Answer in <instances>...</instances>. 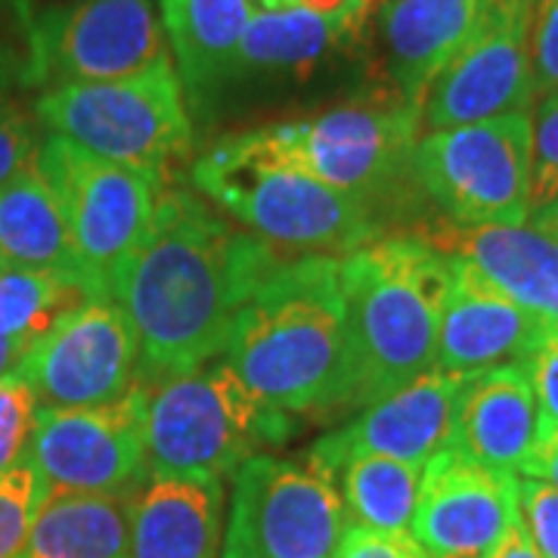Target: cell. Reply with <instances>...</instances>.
Masks as SVG:
<instances>
[{
    "instance_id": "6da1fadb",
    "label": "cell",
    "mask_w": 558,
    "mask_h": 558,
    "mask_svg": "<svg viewBox=\"0 0 558 558\" xmlns=\"http://www.w3.org/2000/svg\"><path fill=\"white\" fill-rule=\"evenodd\" d=\"M282 260L199 193L168 183L106 295L137 336L140 379L156 385L223 357L245 304Z\"/></svg>"
},
{
    "instance_id": "7a4b0ae2",
    "label": "cell",
    "mask_w": 558,
    "mask_h": 558,
    "mask_svg": "<svg viewBox=\"0 0 558 558\" xmlns=\"http://www.w3.org/2000/svg\"><path fill=\"white\" fill-rule=\"evenodd\" d=\"M282 413L348 410V311L341 258H286L236 319L223 357Z\"/></svg>"
},
{
    "instance_id": "3957f363",
    "label": "cell",
    "mask_w": 558,
    "mask_h": 558,
    "mask_svg": "<svg viewBox=\"0 0 558 558\" xmlns=\"http://www.w3.org/2000/svg\"><path fill=\"white\" fill-rule=\"evenodd\" d=\"M348 311V410L435 369L450 258L422 233L373 240L341 258Z\"/></svg>"
},
{
    "instance_id": "277c9868",
    "label": "cell",
    "mask_w": 558,
    "mask_h": 558,
    "mask_svg": "<svg viewBox=\"0 0 558 558\" xmlns=\"http://www.w3.org/2000/svg\"><path fill=\"white\" fill-rule=\"evenodd\" d=\"M193 186L220 215L286 258H344L376 240L369 202L270 156L252 131L218 140L196 159Z\"/></svg>"
},
{
    "instance_id": "5b68a950",
    "label": "cell",
    "mask_w": 558,
    "mask_h": 558,
    "mask_svg": "<svg viewBox=\"0 0 558 558\" xmlns=\"http://www.w3.org/2000/svg\"><path fill=\"white\" fill-rule=\"evenodd\" d=\"M292 413L258 398L227 360L149 385L146 481L233 475L264 447L292 438Z\"/></svg>"
},
{
    "instance_id": "8992f818",
    "label": "cell",
    "mask_w": 558,
    "mask_h": 558,
    "mask_svg": "<svg viewBox=\"0 0 558 558\" xmlns=\"http://www.w3.org/2000/svg\"><path fill=\"white\" fill-rule=\"evenodd\" d=\"M35 116L47 134L72 140L159 186H168L171 168L193 146L186 94L171 60L131 78L40 90Z\"/></svg>"
},
{
    "instance_id": "52a82bcc",
    "label": "cell",
    "mask_w": 558,
    "mask_h": 558,
    "mask_svg": "<svg viewBox=\"0 0 558 558\" xmlns=\"http://www.w3.org/2000/svg\"><path fill=\"white\" fill-rule=\"evenodd\" d=\"M531 112L425 131L413 178L457 227H512L531 218Z\"/></svg>"
},
{
    "instance_id": "ba28073f",
    "label": "cell",
    "mask_w": 558,
    "mask_h": 558,
    "mask_svg": "<svg viewBox=\"0 0 558 558\" xmlns=\"http://www.w3.org/2000/svg\"><path fill=\"white\" fill-rule=\"evenodd\" d=\"M348 527L336 478L311 457L258 453L233 472L220 558H332Z\"/></svg>"
},
{
    "instance_id": "9c48e42d",
    "label": "cell",
    "mask_w": 558,
    "mask_h": 558,
    "mask_svg": "<svg viewBox=\"0 0 558 558\" xmlns=\"http://www.w3.org/2000/svg\"><path fill=\"white\" fill-rule=\"evenodd\" d=\"M38 171L60 202L90 295L106 299L121 260L146 236L165 186L60 134L40 140Z\"/></svg>"
},
{
    "instance_id": "30bf717a",
    "label": "cell",
    "mask_w": 558,
    "mask_h": 558,
    "mask_svg": "<svg viewBox=\"0 0 558 558\" xmlns=\"http://www.w3.org/2000/svg\"><path fill=\"white\" fill-rule=\"evenodd\" d=\"M418 131V106L395 100L339 106L317 119L255 128L252 137L319 183L369 202L400 174H413Z\"/></svg>"
},
{
    "instance_id": "8fae6325",
    "label": "cell",
    "mask_w": 558,
    "mask_h": 558,
    "mask_svg": "<svg viewBox=\"0 0 558 558\" xmlns=\"http://www.w3.org/2000/svg\"><path fill=\"white\" fill-rule=\"evenodd\" d=\"M149 381L100 407H38L22 459L53 497H134L146 484Z\"/></svg>"
},
{
    "instance_id": "7c38bea8",
    "label": "cell",
    "mask_w": 558,
    "mask_h": 558,
    "mask_svg": "<svg viewBox=\"0 0 558 558\" xmlns=\"http://www.w3.org/2000/svg\"><path fill=\"white\" fill-rule=\"evenodd\" d=\"M25 87L94 84L171 60L149 0H75L35 13L25 28Z\"/></svg>"
},
{
    "instance_id": "4fadbf2b",
    "label": "cell",
    "mask_w": 558,
    "mask_h": 558,
    "mask_svg": "<svg viewBox=\"0 0 558 558\" xmlns=\"http://www.w3.org/2000/svg\"><path fill=\"white\" fill-rule=\"evenodd\" d=\"M531 0H487L475 32L422 97V128H459L531 112Z\"/></svg>"
},
{
    "instance_id": "5bb4252c",
    "label": "cell",
    "mask_w": 558,
    "mask_h": 558,
    "mask_svg": "<svg viewBox=\"0 0 558 558\" xmlns=\"http://www.w3.org/2000/svg\"><path fill=\"white\" fill-rule=\"evenodd\" d=\"M38 407H100L124 398L140 381V344L119 304L81 301L38 339L13 369Z\"/></svg>"
},
{
    "instance_id": "9a60e30c",
    "label": "cell",
    "mask_w": 558,
    "mask_h": 558,
    "mask_svg": "<svg viewBox=\"0 0 558 558\" xmlns=\"http://www.w3.org/2000/svg\"><path fill=\"white\" fill-rule=\"evenodd\" d=\"M519 519V475L444 450L422 472L410 537L425 558H494Z\"/></svg>"
},
{
    "instance_id": "2e32d148",
    "label": "cell",
    "mask_w": 558,
    "mask_h": 558,
    "mask_svg": "<svg viewBox=\"0 0 558 558\" xmlns=\"http://www.w3.org/2000/svg\"><path fill=\"white\" fill-rule=\"evenodd\" d=\"M465 376L428 369L388 398L363 407L354 422L319 438L307 457L332 478L351 457H388L428 465L450 447L453 416Z\"/></svg>"
},
{
    "instance_id": "e0dca14e",
    "label": "cell",
    "mask_w": 558,
    "mask_h": 558,
    "mask_svg": "<svg viewBox=\"0 0 558 558\" xmlns=\"http://www.w3.org/2000/svg\"><path fill=\"white\" fill-rule=\"evenodd\" d=\"M450 258V286L438 323L435 369L475 376L502 366H527L553 329L499 292L462 258Z\"/></svg>"
},
{
    "instance_id": "ac0fdd59",
    "label": "cell",
    "mask_w": 558,
    "mask_h": 558,
    "mask_svg": "<svg viewBox=\"0 0 558 558\" xmlns=\"http://www.w3.org/2000/svg\"><path fill=\"white\" fill-rule=\"evenodd\" d=\"M543 432L539 400L524 366L465 376L459 391L450 447L481 469L519 475Z\"/></svg>"
},
{
    "instance_id": "d6986e66",
    "label": "cell",
    "mask_w": 558,
    "mask_h": 558,
    "mask_svg": "<svg viewBox=\"0 0 558 558\" xmlns=\"http://www.w3.org/2000/svg\"><path fill=\"white\" fill-rule=\"evenodd\" d=\"M444 255L472 264L499 292L531 311L549 326H558V240L534 223L512 227H457L440 223L422 233Z\"/></svg>"
},
{
    "instance_id": "ffe728a7",
    "label": "cell",
    "mask_w": 558,
    "mask_h": 558,
    "mask_svg": "<svg viewBox=\"0 0 558 558\" xmlns=\"http://www.w3.org/2000/svg\"><path fill=\"white\" fill-rule=\"evenodd\" d=\"M373 0H341L332 10H258L242 38L230 84L267 75H307L319 62L357 47Z\"/></svg>"
},
{
    "instance_id": "44dd1931",
    "label": "cell",
    "mask_w": 558,
    "mask_h": 558,
    "mask_svg": "<svg viewBox=\"0 0 558 558\" xmlns=\"http://www.w3.org/2000/svg\"><path fill=\"white\" fill-rule=\"evenodd\" d=\"M487 0H385L379 10L385 60L398 100L422 109L438 72L475 32Z\"/></svg>"
},
{
    "instance_id": "7402d4cb",
    "label": "cell",
    "mask_w": 558,
    "mask_h": 558,
    "mask_svg": "<svg viewBox=\"0 0 558 558\" xmlns=\"http://www.w3.org/2000/svg\"><path fill=\"white\" fill-rule=\"evenodd\" d=\"M131 558H218L223 481L149 478L131 497Z\"/></svg>"
},
{
    "instance_id": "603a6c76",
    "label": "cell",
    "mask_w": 558,
    "mask_h": 558,
    "mask_svg": "<svg viewBox=\"0 0 558 558\" xmlns=\"http://www.w3.org/2000/svg\"><path fill=\"white\" fill-rule=\"evenodd\" d=\"M258 0H159L161 32L183 94L205 106L223 87Z\"/></svg>"
},
{
    "instance_id": "cb8c5ba5",
    "label": "cell",
    "mask_w": 558,
    "mask_h": 558,
    "mask_svg": "<svg viewBox=\"0 0 558 558\" xmlns=\"http://www.w3.org/2000/svg\"><path fill=\"white\" fill-rule=\"evenodd\" d=\"M0 260L60 274L90 295L60 202L38 171V161L0 186Z\"/></svg>"
},
{
    "instance_id": "d4e9b609",
    "label": "cell",
    "mask_w": 558,
    "mask_h": 558,
    "mask_svg": "<svg viewBox=\"0 0 558 558\" xmlns=\"http://www.w3.org/2000/svg\"><path fill=\"white\" fill-rule=\"evenodd\" d=\"M131 497H53L13 558H131Z\"/></svg>"
},
{
    "instance_id": "484cf974",
    "label": "cell",
    "mask_w": 558,
    "mask_h": 558,
    "mask_svg": "<svg viewBox=\"0 0 558 558\" xmlns=\"http://www.w3.org/2000/svg\"><path fill=\"white\" fill-rule=\"evenodd\" d=\"M422 465L388 457L348 459L336 472L348 524L385 534H410L422 490Z\"/></svg>"
},
{
    "instance_id": "4316f807",
    "label": "cell",
    "mask_w": 558,
    "mask_h": 558,
    "mask_svg": "<svg viewBox=\"0 0 558 558\" xmlns=\"http://www.w3.org/2000/svg\"><path fill=\"white\" fill-rule=\"evenodd\" d=\"M87 299L78 282L60 274L0 260V339L28 351Z\"/></svg>"
},
{
    "instance_id": "83f0119b",
    "label": "cell",
    "mask_w": 558,
    "mask_h": 558,
    "mask_svg": "<svg viewBox=\"0 0 558 558\" xmlns=\"http://www.w3.org/2000/svg\"><path fill=\"white\" fill-rule=\"evenodd\" d=\"M22 62L25 60L16 53L0 50V186L38 161L40 140H44L35 106L28 109L13 90L16 84L25 87Z\"/></svg>"
},
{
    "instance_id": "f1b7e54d",
    "label": "cell",
    "mask_w": 558,
    "mask_h": 558,
    "mask_svg": "<svg viewBox=\"0 0 558 558\" xmlns=\"http://www.w3.org/2000/svg\"><path fill=\"white\" fill-rule=\"evenodd\" d=\"M44 502L47 487L25 459L0 472V558H13L20 553Z\"/></svg>"
},
{
    "instance_id": "f546056e",
    "label": "cell",
    "mask_w": 558,
    "mask_h": 558,
    "mask_svg": "<svg viewBox=\"0 0 558 558\" xmlns=\"http://www.w3.org/2000/svg\"><path fill=\"white\" fill-rule=\"evenodd\" d=\"M531 215L558 199V94L531 109Z\"/></svg>"
},
{
    "instance_id": "4dcf8cb0",
    "label": "cell",
    "mask_w": 558,
    "mask_h": 558,
    "mask_svg": "<svg viewBox=\"0 0 558 558\" xmlns=\"http://www.w3.org/2000/svg\"><path fill=\"white\" fill-rule=\"evenodd\" d=\"M38 416V400L32 388L16 376H0V472L13 469L25 453Z\"/></svg>"
},
{
    "instance_id": "1f68e13d",
    "label": "cell",
    "mask_w": 558,
    "mask_h": 558,
    "mask_svg": "<svg viewBox=\"0 0 558 558\" xmlns=\"http://www.w3.org/2000/svg\"><path fill=\"white\" fill-rule=\"evenodd\" d=\"M531 72L534 94H558V0H531Z\"/></svg>"
},
{
    "instance_id": "d6a6232c",
    "label": "cell",
    "mask_w": 558,
    "mask_h": 558,
    "mask_svg": "<svg viewBox=\"0 0 558 558\" xmlns=\"http://www.w3.org/2000/svg\"><path fill=\"white\" fill-rule=\"evenodd\" d=\"M519 512L543 558H558V490L537 478H519Z\"/></svg>"
},
{
    "instance_id": "836d02e7",
    "label": "cell",
    "mask_w": 558,
    "mask_h": 558,
    "mask_svg": "<svg viewBox=\"0 0 558 558\" xmlns=\"http://www.w3.org/2000/svg\"><path fill=\"white\" fill-rule=\"evenodd\" d=\"M332 558H425L410 534H385L348 524Z\"/></svg>"
},
{
    "instance_id": "e575fe53",
    "label": "cell",
    "mask_w": 558,
    "mask_h": 558,
    "mask_svg": "<svg viewBox=\"0 0 558 558\" xmlns=\"http://www.w3.org/2000/svg\"><path fill=\"white\" fill-rule=\"evenodd\" d=\"M524 369L537 391L543 428H558V326L546 332Z\"/></svg>"
},
{
    "instance_id": "d590c367",
    "label": "cell",
    "mask_w": 558,
    "mask_h": 558,
    "mask_svg": "<svg viewBox=\"0 0 558 558\" xmlns=\"http://www.w3.org/2000/svg\"><path fill=\"white\" fill-rule=\"evenodd\" d=\"M521 478H537L558 490V428H543L537 447L521 465Z\"/></svg>"
},
{
    "instance_id": "8d00e7d4",
    "label": "cell",
    "mask_w": 558,
    "mask_h": 558,
    "mask_svg": "<svg viewBox=\"0 0 558 558\" xmlns=\"http://www.w3.org/2000/svg\"><path fill=\"white\" fill-rule=\"evenodd\" d=\"M494 558H543L537 553V546H534V539L527 534V527H524V521H515L512 524V531L506 534L502 539V546L497 549V556Z\"/></svg>"
},
{
    "instance_id": "74e56055",
    "label": "cell",
    "mask_w": 558,
    "mask_h": 558,
    "mask_svg": "<svg viewBox=\"0 0 558 558\" xmlns=\"http://www.w3.org/2000/svg\"><path fill=\"white\" fill-rule=\"evenodd\" d=\"M32 3L28 0H0V28L7 25V22H20L22 28H28V22H32Z\"/></svg>"
},
{
    "instance_id": "f35d334b",
    "label": "cell",
    "mask_w": 558,
    "mask_h": 558,
    "mask_svg": "<svg viewBox=\"0 0 558 558\" xmlns=\"http://www.w3.org/2000/svg\"><path fill=\"white\" fill-rule=\"evenodd\" d=\"M527 223H534V227H537V230H543L546 236L558 240V199L549 202L546 208L534 211V215L527 218Z\"/></svg>"
},
{
    "instance_id": "ab89813d",
    "label": "cell",
    "mask_w": 558,
    "mask_h": 558,
    "mask_svg": "<svg viewBox=\"0 0 558 558\" xmlns=\"http://www.w3.org/2000/svg\"><path fill=\"white\" fill-rule=\"evenodd\" d=\"M341 0H258L260 10H289V7H304V10H332Z\"/></svg>"
},
{
    "instance_id": "60d3db41",
    "label": "cell",
    "mask_w": 558,
    "mask_h": 558,
    "mask_svg": "<svg viewBox=\"0 0 558 558\" xmlns=\"http://www.w3.org/2000/svg\"><path fill=\"white\" fill-rule=\"evenodd\" d=\"M22 348H16L13 341H7V339H0V376H10L16 366H20V360H22Z\"/></svg>"
}]
</instances>
